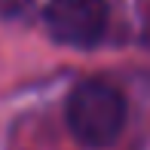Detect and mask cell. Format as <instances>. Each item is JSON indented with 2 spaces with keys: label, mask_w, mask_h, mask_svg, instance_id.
<instances>
[{
  "label": "cell",
  "mask_w": 150,
  "mask_h": 150,
  "mask_svg": "<svg viewBox=\"0 0 150 150\" xmlns=\"http://www.w3.org/2000/svg\"><path fill=\"white\" fill-rule=\"evenodd\" d=\"M126 117H129L126 98L107 80H83L67 95L64 120L71 135L83 147H92V150L110 147L122 135Z\"/></svg>",
  "instance_id": "1"
},
{
  "label": "cell",
  "mask_w": 150,
  "mask_h": 150,
  "mask_svg": "<svg viewBox=\"0 0 150 150\" xmlns=\"http://www.w3.org/2000/svg\"><path fill=\"white\" fill-rule=\"evenodd\" d=\"M46 28L58 43L89 49L107 31V0H49Z\"/></svg>",
  "instance_id": "2"
}]
</instances>
